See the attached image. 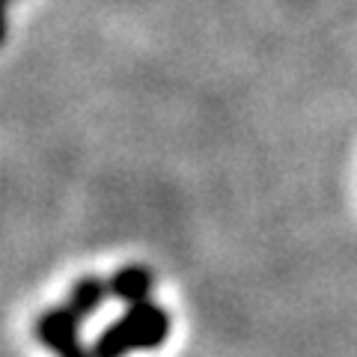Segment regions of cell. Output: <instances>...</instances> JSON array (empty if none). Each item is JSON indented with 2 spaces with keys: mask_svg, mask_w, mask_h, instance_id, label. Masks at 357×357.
Segmentation results:
<instances>
[{
  "mask_svg": "<svg viewBox=\"0 0 357 357\" xmlns=\"http://www.w3.org/2000/svg\"><path fill=\"white\" fill-rule=\"evenodd\" d=\"M173 319L155 301H140V304L126 307V312L110 321L93 342V357H128L131 351H152L161 349L170 337Z\"/></svg>",
  "mask_w": 357,
  "mask_h": 357,
  "instance_id": "obj_1",
  "label": "cell"
},
{
  "mask_svg": "<svg viewBox=\"0 0 357 357\" xmlns=\"http://www.w3.org/2000/svg\"><path fill=\"white\" fill-rule=\"evenodd\" d=\"M107 298H110V283L102 280V277H96V274H86V277H77L72 283L66 307L84 321V319L93 316V312L102 310Z\"/></svg>",
  "mask_w": 357,
  "mask_h": 357,
  "instance_id": "obj_4",
  "label": "cell"
},
{
  "mask_svg": "<svg viewBox=\"0 0 357 357\" xmlns=\"http://www.w3.org/2000/svg\"><path fill=\"white\" fill-rule=\"evenodd\" d=\"M9 3L13 0H0V48H3V42H6V30H9Z\"/></svg>",
  "mask_w": 357,
  "mask_h": 357,
  "instance_id": "obj_5",
  "label": "cell"
},
{
  "mask_svg": "<svg viewBox=\"0 0 357 357\" xmlns=\"http://www.w3.org/2000/svg\"><path fill=\"white\" fill-rule=\"evenodd\" d=\"M107 283H110V298H116L126 307H131V304H140V301L152 298L155 274L146 265H122L110 274Z\"/></svg>",
  "mask_w": 357,
  "mask_h": 357,
  "instance_id": "obj_3",
  "label": "cell"
},
{
  "mask_svg": "<svg viewBox=\"0 0 357 357\" xmlns=\"http://www.w3.org/2000/svg\"><path fill=\"white\" fill-rule=\"evenodd\" d=\"M33 333L57 357H93V349H86L81 340V319L66 304L45 310L33 325Z\"/></svg>",
  "mask_w": 357,
  "mask_h": 357,
  "instance_id": "obj_2",
  "label": "cell"
}]
</instances>
